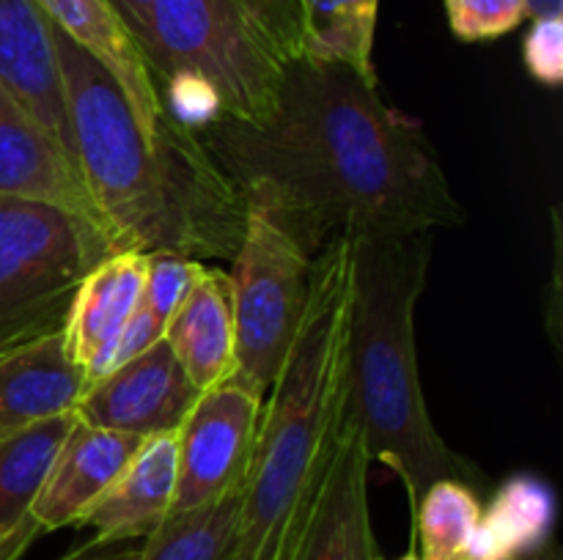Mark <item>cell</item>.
Returning <instances> with one entry per match:
<instances>
[{
  "mask_svg": "<svg viewBox=\"0 0 563 560\" xmlns=\"http://www.w3.org/2000/svg\"><path fill=\"white\" fill-rule=\"evenodd\" d=\"M245 201L273 209L311 256L333 242L399 239L465 223L421 124L377 82L297 60L258 124L201 135Z\"/></svg>",
  "mask_w": 563,
  "mask_h": 560,
  "instance_id": "obj_1",
  "label": "cell"
},
{
  "mask_svg": "<svg viewBox=\"0 0 563 560\" xmlns=\"http://www.w3.org/2000/svg\"><path fill=\"white\" fill-rule=\"evenodd\" d=\"M71 146L104 225L124 250L231 258L245 195L203 141L163 121L146 132L113 77L53 25Z\"/></svg>",
  "mask_w": 563,
  "mask_h": 560,
  "instance_id": "obj_2",
  "label": "cell"
},
{
  "mask_svg": "<svg viewBox=\"0 0 563 560\" xmlns=\"http://www.w3.org/2000/svg\"><path fill=\"white\" fill-rule=\"evenodd\" d=\"M355 242L313 256L300 333L264 399L229 560H295L346 410Z\"/></svg>",
  "mask_w": 563,
  "mask_h": 560,
  "instance_id": "obj_3",
  "label": "cell"
},
{
  "mask_svg": "<svg viewBox=\"0 0 563 560\" xmlns=\"http://www.w3.org/2000/svg\"><path fill=\"white\" fill-rule=\"evenodd\" d=\"M432 267V234L355 242L352 258L346 412L372 461L388 467L418 503L440 478H462L423 399L416 307Z\"/></svg>",
  "mask_w": 563,
  "mask_h": 560,
  "instance_id": "obj_4",
  "label": "cell"
},
{
  "mask_svg": "<svg viewBox=\"0 0 563 560\" xmlns=\"http://www.w3.org/2000/svg\"><path fill=\"white\" fill-rule=\"evenodd\" d=\"M130 31L154 80L192 71L242 124L267 119L300 60L297 0H154Z\"/></svg>",
  "mask_w": 563,
  "mask_h": 560,
  "instance_id": "obj_5",
  "label": "cell"
},
{
  "mask_svg": "<svg viewBox=\"0 0 563 560\" xmlns=\"http://www.w3.org/2000/svg\"><path fill=\"white\" fill-rule=\"evenodd\" d=\"M115 250L124 247L93 220L0 195V351L64 327L80 280Z\"/></svg>",
  "mask_w": 563,
  "mask_h": 560,
  "instance_id": "obj_6",
  "label": "cell"
},
{
  "mask_svg": "<svg viewBox=\"0 0 563 560\" xmlns=\"http://www.w3.org/2000/svg\"><path fill=\"white\" fill-rule=\"evenodd\" d=\"M245 228L231 256L234 382L267 399L297 333L311 289L313 256L269 206L245 201Z\"/></svg>",
  "mask_w": 563,
  "mask_h": 560,
  "instance_id": "obj_7",
  "label": "cell"
},
{
  "mask_svg": "<svg viewBox=\"0 0 563 560\" xmlns=\"http://www.w3.org/2000/svg\"><path fill=\"white\" fill-rule=\"evenodd\" d=\"M262 406V395L234 379L198 395L176 432L179 478L174 511L198 508L242 486Z\"/></svg>",
  "mask_w": 563,
  "mask_h": 560,
  "instance_id": "obj_8",
  "label": "cell"
},
{
  "mask_svg": "<svg viewBox=\"0 0 563 560\" xmlns=\"http://www.w3.org/2000/svg\"><path fill=\"white\" fill-rule=\"evenodd\" d=\"M198 395L163 338L93 382L82 393L75 417L88 426L152 437L179 432Z\"/></svg>",
  "mask_w": 563,
  "mask_h": 560,
  "instance_id": "obj_9",
  "label": "cell"
},
{
  "mask_svg": "<svg viewBox=\"0 0 563 560\" xmlns=\"http://www.w3.org/2000/svg\"><path fill=\"white\" fill-rule=\"evenodd\" d=\"M146 264L148 253L143 250L110 253L80 280L71 296L60 335L66 355L88 388L113 368L121 333L143 302Z\"/></svg>",
  "mask_w": 563,
  "mask_h": 560,
  "instance_id": "obj_10",
  "label": "cell"
},
{
  "mask_svg": "<svg viewBox=\"0 0 563 560\" xmlns=\"http://www.w3.org/2000/svg\"><path fill=\"white\" fill-rule=\"evenodd\" d=\"M368 467L372 456L361 428L344 410L333 461L295 560H379L368 505Z\"/></svg>",
  "mask_w": 563,
  "mask_h": 560,
  "instance_id": "obj_11",
  "label": "cell"
},
{
  "mask_svg": "<svg viewBox=\"0 0 563 560\" xmlns=\"http://www.w3.org/2000/svg\"><path fill=\"white\" fill-rule=\"evenodd\" d=\"M0 195L55 203L108 228L71 154L3 86H0Z\"/></svg>",
  "mask_w": 563,
  "mask_h": 560,
  "instance_id": "obj_12",
  "label": "cell"
},
{
  "mask_svg": "<svg viewBox=\"0 0 563 560\" xmlns=\"http://www.w3.org/2000/svg\"><path fill=\"white\" fill-rule=\"evenodd\" d=\"M0 86L75 159L53 25L36 0H0Z\"/></svg>",
  "mask_w": 563,
  "mask_h": 560,
  "instance_id": "obj_13",
  "label": "cell"
},
{
  "mask_svg": "<svg viewBox=\"0 0 563 560\" xmlns=\"http://www.w3.org/2000/svg\"><path fill=\"white\" fill-rule=\"evenodd\" d=\"M179 478L176 432L143 437L108 492L77 519L104 544H130L152 536L174 511Z\"/></svg>",
  "mask_w": 563,
  "mask_h": 560,
  "instance_id": "obj_14",
  "label": "cell"
},
{
  "mask_svg": "<svg viewBox=\"0 0 563 560\" xmlns=\"http://www.w3.org/2000/svg\"><path fill=\"white\" fill-rule=\"evenodd\" d=\"M143 437L80 423L66 434L53 467L31 505V516L42 533L77 525L82 514L102 497L121 475Z\"/></svg>",
  "mask_w": 563,
  "mask_h": 560,
  "instance_id": "obj_15",
  "label": "cell"
},
{
  "mask_svg": "<svg viewBox=\"0 0 563 560\" xmlns=\"http://www.w3.org/2000/svg\"><path fill=\"white\" fill-rule=\"evenodd\" d=\"M38 9L66 38L86 49L115 80L130 102L132 115L146 132L163 126V104L157 97L148 60L141 44L110 0H36Z\"/></svg>",
  "mask_w": 563,
  "mask_h": 560,
  "instance_id": "obj_16",
  "label": "cell"
},
{
  "mask_svg": "<svg viewBox=\"0 0 563 560\" xmlns=\"http://www.w3.org/2000/svg\"><path fill=\"white\" fill-rule=\"evenodd\" d=\"M86 388L60 329L0 351V437L75 412Z\"/></svg>",
  "mask_w": 563,
  "mask_h": 560,
  "instance_id": "obj_17",
  "label": "cell"
},
{
  "mask_svg": "<svg viewBox=\"0 0 563 560\" xmlns=\"http://www.w3.org/2000/svg\"><path fill=\"white\" fill-rule=\"evenodd\" d=\"M163 338L198 393H207L234 377V311L229 275L223 269L207 264L198 283L165 327Z\"/></svg>",
  "mask_w": 563,
  "mask_h": 560,
  "instance_id": "obj_18",
  "label": "cell"
},
{
  "mask_svg": "<svg viewBox=\"0 0 563 560\" xmlns=\"http://www.w3.org/2000/svg\"><path fill=\"white\" fill-rule=\"evenodd\" d=\"M555 494L544 478L517 472L482 508L467 560H520L550 541Z\"/></svg>",
  "mask_w": 563,
  "mask_h": 560,
  "instance_id": "obj_19",
  "label": "cell"
},
{
  "mask_svg": "<svg viewBox=\"0 0 563 560\" xmlns=\"http://www.w3.org/2000/svg\"><path fill=\"white\" fill-rule=\"evenodd\" d=\"M377 11L379 0H297L300 58L313 66H341L377 82Z\"/></svg>",
  "mask_w": 563,
  "mask_h": 560,
  "instance_id": "obj_20",
  "label": "cell"
},
{
  "mask_svg": "<svg viewBox=\"0 0 563 560\" xmlns=\"http://www.w3.org/2000/svg\"><path fill=\"white\" fill-rule=\"evenodd\" d=\"M71 426L75 412H66L0 437V525H20L31 516L33 500Z\"/></svg>",
  "mask_w": 563,
  "mask_h": 560,
  "instance_id": "obj_21",
  "label": "cell"
},
{
  "mask_svg": "<svg viewBox=\"0 0 563 560\" xmlns=\"http://www.w3.org/2000/svg\"><path fill=\"white\" fill-rule=\"evenodd\" d=\"M240 492L223 494L207 505L174 511L148 538L137 560H229L234 544Z\"/></svg>",
  "mask_w": 563,
  "mask_h": 560,
  "instance_id": "obj_22",
  "label": "cell"
},
{
  "mask_svg": "<svg viewBox=\"0 0 563 560\" xmlns=\"http://www.w3.org/2000/svg\"><path fill=\"white\" fill-rule=\"evenodd\" d=\"M482 500L465 478H440L412 505L421 560H467Z\"/></svg>",
  "mask_w": 563,
  "mask_h": 560,
  "instance_id": "obj_23",
  "label": "cell"
},
{
  "mask_svg": "<svg viewBox=\"0 0 563 560\" xmlns=\"http://www.w3.org/2000/svg\"><path fill=\"white\" fill-rule=\"evenodd\" d=\"M154 82H157V97L159 104H163V115L170 124L201 137L225 119V110L218 91L203 77L179 69L157 77Z\"/></svg>",
  "mask_w": 563,
  "mask_h": 560,
  "instance_id": "obj_24",
  "label": "cell"
},
{
  "mask_svg": "<svg viewBox=\"0 0 563 560\" xmlns=\"http://www.w3.org/2000/svg\"><path fill=\"white\" fill-rule=\"evenodd\" d=\"M203 269H207V261H196V258L179 256V253H148L143 305L163 327H168Z\"/></svg>",
  "mask_w": 563,
  "mask_h": 560,
  "instance_id": "obj_25",
  "label": "cell"
},
{
  "mask_svg": "<svg viewBox=\"0 0 563 560\" xmlns=\"http://www.w3.org/2000/svg\"><path fill=\"white\" fill-rule=\"evenodd\" d=\"M445 14L460 42H493L528 20V0H445Z\"/></svg>",
  "mask_w": 563,
  "mask_h": 560,
  "instance_id": "obj_26",
  "label": "cell"
},
{
  "mask_svg": "<svg viewBox=\"0 0 563 560\" xmlns=\"http://www.w3.org/2000/svg\"><path fill=\"white\" fill-rule=\"evenodd\" d=\"M522 60L537 82L559 88L563 82V14L539 16L522 42Z\"/></svg>",
  "mask_w": 563,
  "mask_h": 560,
  "instance_id": "obj_27",
  "label": "cell"
},
{
  "mask_svg": "<svg viewBox=\"0 0 563 560\" xmlns=\"http://www.w3.org/2000/svg\"><path fill=\"white\" fill-rule=\"evenodd\" d=\"M163 335H165V327L152 316V313H148V307L141 302V307L132 313V318L126 322L124 333H121L119 346H115V355H113V368L124 366L126 360H132V357H137V355H143L146 349H152L157 340H163ZM113 368H110V371H113Z\"/></svg>",
  "mask_w": 563,
  "mask_h": 560,
  "instance_id": "obj_28",
  "label": "cell"
},
{
  "mask_svg": "<svg viewBox=\"0 0 563 560\" xmlns=\"http://www.w3.org/2000/svg\"><path fill=\"white\" fill-rule=\"evenodd\" d=\"M137 555H141V547H130V544H104L91 536L86 544L60 555L58 560H137Z\"/></svg>",
  "mask_w": 563,
  "mask_h": 560,
  "instance_id": "obj_29",
  "label": "cell"
},
{
  "mask_svg": "<svg viewBox=\"0 0 563 560\" xmlns=\"http://www.w3.org/2000/svg\"><path fill=\"white\" fill-rule=\"evenodd\" d=\"M42 536L33 516L22 519L20 525L3 527L0 525V560H20L22 552Z\"/></svg>",
  "mask_w": 563,
  "mask_h": 560,
  "instance_id": "obj_30",
  "label": "cell"
},
{
  "mask_svg": "<svg viewBox=\"0 0 563 560\" xmlns=\"http://www.w3.org/2000/svg\"><path fill=\"white\" fill-rule=\"evenodd\" d=\"M115 5V11L121 14V20L126 22V27L135 25L137 20L143 16V11L154 3V0H110Z\"/></svg>",
  "mask_w": 563,
  "mask_h": 560,
  "instance_id": "obj_31",
  "label": "cell"
},
{
  "mask_svg": "<svg viewBox=\"0 0 563 560\" xmlns=\"http://www.w3.org/2000/svg\"><path fill=\"white\" fill-rule=\"evenodd\" d=\"M563 0H528V16L539 20V16H561Z\"/></svg>",
  "mask_w": 563,
  "mask_h": 560,
  "instance_id": "obj_32",
  "label": "cell"
},
{
  "mask_svg": "<svg viewBox=\"0 0 563 560\" xmlns=\"http://www.w3.org/2000/svg\"><path fill=\"white\" fill-rule=\"evenodd\" d=\"M520 560H561V555H559V549H555V544L548 541L544 547H539L537 552L526 555V558H520Z\"/></svg>",
  "mask_w": 563,
  "mask_h": 560,
  "instance_id": "obj_33",
  "label": "cell"
},
{
  "mask_svg": "<svg viewBox=\"0 0 563 560\" xmlns=\"http://www.w3.org/2000/svg\"><path fill=\"white\" fill-rule=\"evenodd\" d=\"M379 560H383V558H379ZM396 560H421V555H418L416 549H410V552H405L401 558H396Z\"/></svg>",
  "mask_w": 563,
  "mask_h": 560,
  "instance_id": "obj_34",
  "label": "cell"
},
{
  "mask_svg": "<svg viewBox=\"0 0 563 560\" xmlns=\"http://www.w3.org/2000/svg\"><path fill=\"white\" fill-rule=\"evenodd\" d=\"M5 351H9V349H5Z\"/></svg>",
  "mask_w": 563,
  "mask_h": 560,
  "instance_id": "obj_35",
  "label": "cell"
}]
</instances>
